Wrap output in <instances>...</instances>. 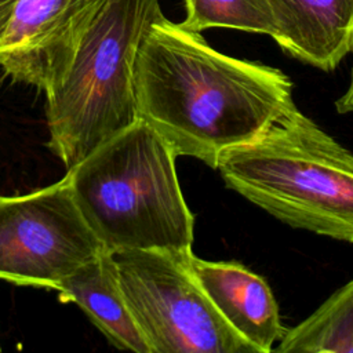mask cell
<instances>
[{
  "mask_svg": "<svg viewBox=\"0 0 353 353\" xmlns=\"http://www.w3.org/2000/svg\"><path fill=\"white\" fill-rule=\"evenodd\" d=\"M175 157L160 134L138 119L68 170L74 201L108 251L192 252L194 216Z\"/></svg>",
  "mask_w": 353,
  "mask_h": 353,
  "instance_id": "7a4b0ae2",
  "label": "cell"
},
{
  "mask_svg": "<svg viewBox=\"0 0 353 353\" xmlns=\"http://www.w3.org/2000/svg\"><path fill=\"white\" fill-rule=\"evenodd\" d=\"M18 0H0V44L10 28Z\"/></svg>",
  "mask_w": 353,
  "mask_h": 353,
  "instance_id": "4fadbf2b",
  "label": "cell"
},
{
  "mask_svg": "<svg viewBox=\"0 0 353 353\" xmlns=\"http://www.w3.org/2000/svg\"><path fill=\"white\" fill-rule=\"evenodd\" d=\"M188 263L225 320L256 353L273 350L287 330L266 280L234 261H204L192 252Z\"/></svg>",
  "mask_w": 353,
  "mask_h": 353,
  "instance_id": "ba28073f",
  "label": "cell"
},
{
  "mask_svg": "<svg viewBox=\"0 0 353 353\" xmlns=\"http://www.w3.org/2000/svg\"><path fill=\"white\" fill-rule=\"evenodd\" d=\"M183 28L201 32L210 28H228L251 33H277L276 21L268 0H185Z\"/></svg>",
  "mask_w": 353,
  "mask_h": 353,
  "instance_id": "7c38bea8",
  "label": "cell"
},
{
  "mask_svg": "<svg viewBox=\"0 0 353 353\" xmlns=\"http://www.w3.org/2000/svg\"><path fill=\"white\" fill-rule=\"evenodd\" d=\"M225 183L279 221L353 243V153L294 105L221 153Z\"/></svg>",
  "mask_w": 353,
  "mask_h": 353,
  "instance_id": "3957f363",
  "label": "cell"
},
{
  "mask_svg": "<svg viewBox=\"0 0 353 353\" xmlns=\"http://www.w3.org/2000/svg\"><path fill=\"white\" fill-rule=\"evenodd\" d=\"M0 350H1V347H0Z\"/></svg>",
  "mask_w": 353,
  "mask_h": 353,
  "instance_id": "9a60e30c",
  "label": "cell"
},
{
  "mask_svg": "<svg viewBox=\"0 0 353 353\" xmlns=\"http://www.w3.org/2000/svg\"><path fill=\"white\" fill-rule=\"evenodd\" d=\"M134 77L138 119L176 156L211 168L222 152L255 139L295 105L284 72L225 55L165 17L145 32Z\"/></svg>",
  "mask_w": 353,
  "mask_h": 353,
  "instance_id": "6da1fadb",
  "label": "cell"
},
{
  "mask_svg": "<svg viewBox=\"0 0 353 353\" xmlns=\"http://www.w3.org/2000/svg\"><path fill=\"white\" fill-rule=\"evenodd\" d=\"M109 0H18L0 44V68L14 81L46 90Z\"/></svg>",
  "mask_w": 353,
  "mask_h": 353,
  "instance_id": "52a82bcc",
  "label": "cell"
},
{
  "mask_svg": "<svg viewBox=\"0 0 353 353\" xmlns=\"http://www.w3.org/2000/svg\"><path fill=\"white\" fill-rule=\"evenodd\" d=\"M106 248L63 179L23 196L0 197V279L58 290Z\"/></svg>",
  "mask_w": 353,
  "mask_h": 353,
  "instance_id": "8992f818",
  "label": "cell"
},
{
  "mask_svg": "<svg viewBox=\"0 0 353 353\" xmlns=\"http://www.w3.org/2000/svg\"><path fill=\"white\" fill-rule=\"evenodd\" d=\"M276 352L353 353V279L287 330Z\"/></svg>",
  "mask_w": 353,
  "mask_h": 353,
  "instance_id": "8fae6325",
  "label": "cell"
},
{
  "mask_svg": "<svg viewBox=\"0 0 353 353\" xmlns=\"http://www.w3.org/2000/svg\"><path fill=\"white\" fill-rule=\"evenodd\" d=\"M57 291L61 301L77 303L116 347L152 353L127 305L110 251L80 266Z\"/></svg>",
  "mask_w": 353,
  "mask_h": 353,
  "instance_id": "30bf717a",
  "label": "cell"
},
{
  "mask_svg": "<svg viewBox=\"0 0 353 353\" xmlns=\"http://www.w3.org/2000/svg\"><path fill=\"white\" fill-rule=\"evenodd\" d=\"M127 305L152 353H256L221 314L188 254L110 251Z\"/></svg>",
  "mask_w": 353,
  "mask_h": 353,
  "instance_id": "5b68a950",
  "label": "cell"
},
{
  "mask_svg": "<svg viewBox=\"0 0 353 353\" xmlns=\"http://www.w3.org/2000/svg\"><path fill=\"white\" fill-rule=\"evenodd\" d=\"M159 0H109L47 85L48 146L68 170L138 120L135 61Z\"/></svg>",
  "mask_w": 353,
  "mask_h": 353,
  "instance_id": "277c9868",
  "label": "cell"
},
{
  "mask_svg": "<svg viewBox=\"0 0 353 353\" xmlns=\"http://www.w3.org/2000/svg\"><path fill=\"white\" fill-rule=\"evenodd\" d=\"M335 108H336V112L341 113V114L353 113V68H352V72H350L349 85L346 88L345 94H342L335 101Z\"/></svg>",
  "mask_w": 353,
  "mask_h": 353,
  "instance_id": "5bb4252c",
  "label": "cell"
},
{
  "mask_svg": "<svg viewBox=\"0 0 353 353\" xmlns=\"http://www.w3.org/2000/svg\"><path fill=\"white\" fill-rule=\"evenodd\" d=\"M268 1L285 54L324 72L353 54V0Z\"/></svg>",
  "mask_w": 353,
  "mask_h": 353,
  "instance_id": "9c48e42d",
  "label": "cell"
}]
</instances>
